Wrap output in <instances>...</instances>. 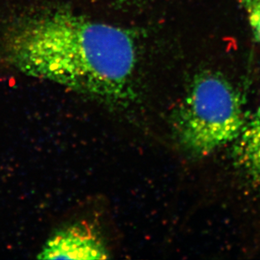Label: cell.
Returning <instances> with one entry per match:
<instances>
[{
  "instance_id": "cell-3",
  "label": "cell",
  "mask_w": 260,
  "mask_h": 260,
  "mask_svg": "<svg viewBox=\"0 0 260 260\" xmlns=\"http://www.w3.org/2000/svg\"><path fill=\"white\" fill-rule=\"evenodd\" d=\"M39 259H106L109 252L98 233L86 223L59 229L47 239L37 256Z\"/></svg>"
},
{
  "instance_id": "cell-6",
  "label": "cell",
  "mask_w": 260,
  "mask_h": 260,
  "mask_svg": "<svg viewBox=\"0 0 260 260\" xmlns=\"http://www.w3.org/2000/svg\"><path fill=\"white\" fill-rule=\"evenodd\" d=\"M111 2H113L114 4H119V5H123V4H127V3H132L136 0H109Z\"/></svg>"
},
{
  "instance_id": "cell-5",
  "label": "cell",
  "mask_w": 260,
  "mask_h": 260,
  "mask_svg": "<svg viewBox=\"0 0 260 260\" xmlns=\"http://www.w3.org/2000/svg\"><path fill=\"white\" fill-rule=\"evenodd\" d=\"M256 41L260 43V0H241Z\"/></svg>"
},
{
  "instance_id": "cell-1",
  "label": "cell",
  "mask_w": 260,
  "mask_h": 260,
  "mask_svg": "<svg viewBox=\"0 0 260 260\" xmlns=\"http://www.w3.org/2000/svg\"><path fill=\"white\" fill-rule=\"evenodd\" d=\"M6 61L28 76L53 82L112 107L135 98L134 32L66 10L19 20L5 35Z\"/></svg>"
},
{
  "instance_id": "cell-2",
  "label": "cell",
  "mask_w": 260,
  "mask_h": 260,
  "mask_svg": "<svg viewBox=\"0 0 260 260\" xmlns=\"http://www.w3.org/2000/svg\"><path fill=\"white\" fill-rule=\"evenodd\" d=\"M244 123L237 89L221 74L204 72L190 84L175 126L187 151L207 156L235 141Z\"/></svg>"
},
{
  "instance_id": "cell-4",
  "label": "cell",
  "mask_w": 260,
  "mask_h": 260,
  "mask_svg": "<svg viewBox=\"0 0 260 260\" xmlns=\"http://www.w3.org/2000/svg\"><path fill=\"white\" fill-rule=\"evenodd\" d=\"M234 145V160L248 179L260 185V103L245 121Z\"/></svg>"
}]
</instances>
